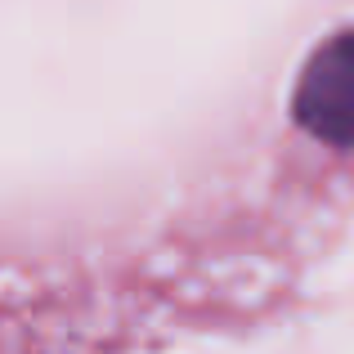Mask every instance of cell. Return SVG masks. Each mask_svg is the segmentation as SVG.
Wrapping results in <instances>:
<instances>
[{"label":"cell","instance_id":"1","mask_svg":"<svg viewBox=\"0 0 354 354\" xmlns=\"http://www.w3.org/2000/svg\"><path fill=\"white\" fill-rule=\"evenodd\" d=\"M292 108L314 139L354 148V27L310 54Z\"/></svg>","mask_w":354,"mask_h":354}]
</instances>
